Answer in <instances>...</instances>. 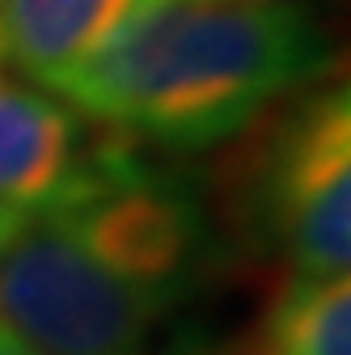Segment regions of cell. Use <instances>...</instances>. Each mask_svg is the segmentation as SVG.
<instances>
[{
  "instance_id": "6da1fadb",
  "label": "cell",
  "mask_w": 351,
  "mask_h": 355,
  "mask_svg": "<svg viewBox=\"0 0 351 355\" xmlns=\"http://www.w3.org/2000/svg\"><path fill=\"white\" fill-rule=\"evenodd\" d=\"M330 64L300 0H144L60 98L127 144L199 153L326 80Z\"/></svg>"
},
{
  "instance_id": "7a4b0ae2",
  "label": "cell",
  "mask_w": 351,
  "mask_h": 355,
  "mask_svg": "<svg viewBox=\"0 0 351 355\" xmlns=\"http://www.w3.org/2000/svg\"><path fill=\"white\" fill-rule=\"evenodd\" d=\"M237 225L284 279H334L351 266V94L309 85L241 153Z\"/></svg>"
},
{
  "instance_id": "3957f363",
  "label": "cell",
  "mask_w": 351,
  "mask_h": 355,
  "mask_svg": "<svg viewBox=\"0 0 351 355\" xmlns=\"http://www.w3.org/2000/svg\"><path fill=\"white\" fill-rule=\"evenodd\" d=\"M169 304L106 266L55 207L26 211L0 250V330L38 355H144Z\"/></svg>"
},
{
  "instance_id": "277c9868",
  "label": "cell",
  "mask_w": 351,
  "mask_h": 355,
  "mask_svg": "<svg viewBox=\"0 0 351 355\" xmlns=\"http://www.w3.org/2000/svg\"><path fill=\"white\" fill-rule=\"evenodd\" d=\"M98 136L68 102L0 68V203L38 211L85 169Z\"/></svg>"
},
{
  "instance_id": "5b68a950",
  "label": "cell",
  "mask_w": 351,
  "mask_h": 355,
  "mask_svg": "<svg viewBox=\"0 0 351 355\" xmlns=\"http://www.w3.org/2000/svg\"><path fill=\"white\" fill-rule=\"evenodd\" d=\"M144 0H0V68L60 94Z\"/></svg>"
},
{
  "instance_id": "8992f818",
  "label": "cell",
  "mask_w": 351,
  "mask_h": 355,
  "mask_svg": "<svg viewBox=\"0 0 351 355\" xmlns=\"http://www.w3.org/2000/svg\"><path fill=\"white\" fill-rule=\"evenodd\" d=\"M237 355H351V284L284 279Z\"/></svg>"
},
{
  "instance_id": "52a82bcc",
  "label": "cell",
  "mask_w": 351,
  "mask_h": 355,
  "mask_svg": "<svg viewBox=\"0 0 351 355\" xmlns=\"http://www.w3.org/2000/svg\"><path fill=\"white\" fill-rule=\"evenodd\" d=\"M22 216H26V211H17V207H5V203H0V250H5V241L17 233Z\"/></svg>"
},
{
  "instance_id": "ba28073f",
  "label": "cell",
  "mask_w": 351,
  "mask_h": 355,
  "mask_svg": "<svg viewBox=\"0 0 351 355\" xmlns=\"http://www.w3.org/2000/svg\"><path fill=\"white\" fill-rule=\"evenodd\" d=\"M0 355H38V351H30L26 343H17L13 334H5V330H0Z\"/></svg>"
}]
</instances>
